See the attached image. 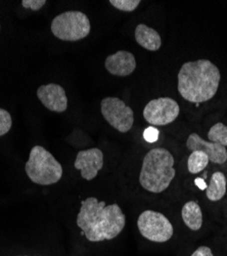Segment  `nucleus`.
Here are the masks:
<instances>
[{
  "instance_id": "18",
  "label": "nucleus",
  "mask_w": 227,
  "mask_h": 256,
  "mask_svg": "<svg viewBox=\"0 0 227 256\" xmlns=\"http://www.w3.org/2000/svg\"><path fill=\"white\" fill-rule=\"evenodd\" d=\"M140 2V0H110V4L114 8H116L119 10L127 12L135 10Z\"/></svg>"
},
{
  "instance_id": "10",
  "label": "nucleus",
  "mask_w": 227,
  "mask_h": 256,
  "mask_svg": "<svg viewBox=\"0 0 227 256\" xmlns=\"http://www.w3.org/2000/svg\"><path fill=\"white\" fill-rule=\"evenodd\" d=\"M37 98L46 109L56 113H63L68 108V98L65 90L58 84L41 85L37 90Z\"/></svg>"
},
{
  "instance_id": "13",
  "label": "nucleus",
  "mask_w": 227,
  "mask_h": 256,
  "mask_svg": "<svg viewBox=\"0 0 227 256\" xmlns=\"http://www.w3.org/2000/svg\"><path fill=\"white\" fill-rule=\"evenodd\" d=\"M135 40L141 48L150 52H157L162 46L160 34L144 24H139L135 28Z\"/></svg>"
},
{
  "instance_id": "2",
  "label": "nucleus",
  "mask_w": 227,
  "mask_h": 256,
  "mask_svg": "<svg viewBox=\"0 0 227 256\" xmlns=\"http://www.w3.org/2000/svg\"><path fill=\"white\" fill-rule=\"evenodd\" d=\"M178 92L190 102L201 104L212 100L218 92L220 71L209 60L187 62L178 73Z\"/></svg>"
},
{
  "instance_id": "3",
  "label": "nucleus",
  "mask_w": 227,
  "mask_h": 256,
  "mask_svg": "<svg viewBox=\"0 0 227 256\" xmlns=\"http://www.w3.org/2000/svg\"><path fill=\"white\" fill-rule=\"evenodd\" d=\"M173 155L164 148L151 150L143 158L139 174L140 186L151 193L166 190L176 176Z\"/></svg>"
},
{
  "instance_id": "12",
  "label": "nucleus",
  "mask_w": 227,
  "mask_h": 256,
  "mask_svg": "<svg viewBox=\"0 0 227 256\" xmlns=\"http://www.w3.org/2000/svg\"><path fill=\"white\" fill-rule=\"evenodd\" d=\"M105 67L107 71L118 77L131 75L136 69L135 56L126 50H119L106 58Z\"/></svg>"
},
{
  "instance_id": "20",
  "label": "nucleus",
  "mask_w": 227,
  "mask_h": 256,
  "mask_svg": "<svg viewBox=\"0 0 227 256\" xmlns=\"http://www.w3.org/2000/svg\"><path fill=\"white\" fill-rule=\"evenodd\" d=\"M46 4V0H23L22 6L24 8L32 10L34 12L42 8Z\"/></svg>"
},
{
  "instance_id": "6",
  "label": "nucleus",
  "mask_w": 227,
  "mask_h": 256,
  "mask_svg": "<svg viewBox=\"0 0 227 256\" xmlns=\"http://www.w3.org/2000/svg\"><path fill=\"white\" fill-rule=\"evenodd\" d=\"M137 226L143 238L156 243L169 241L174 232L170 220L162 213L154 210L143 211L138 216Z\"/></svg>"
},
{
  "instance_id": "1",
  "label": "nucleus",
  "mask_w": 227,
  "mask_h": 256,
  "mask_svg": "<svg viewBox=\"0 0 227 256\" xmlns=\"http://www.w3.org/2000/svg\"><path fill=\"white\" fill-rule=\"evenodd\" d=\"M126 216L118 204L106 205L89 197L81 202L77 216V226L89 242L115 239L125 228Z\"/></svg>"
},
{
  "instance_id": "11",
  "label": "nucleus",
  "mask_w": 227,
  "mask_h": 256,
  "mask_svg": "<svg viewBox=\"0 0 227 256\" xmlns=\"http://www.w3.org/2000/svg\"><path fill=\"white\" fill-rule=\"evenodd\" d=\"M187 146L192 152H203L208 156L212 163L224 164L227 161V151L225 146L216 142L205 140L197 134H192L189 136L187 140Z\"/></svg>"
},
{
  "instance_id": "4",
  "label": "nucleus",
  "mask_w": 227,
  "mask_h": 256,
  "mask_svg": "<svg viewBox=\"0 0 227 256\" xmlns=\"http://www.w3.org/2000/svg\"><path fill=\"white\" fill-rule=\"evenodd\" d=\"M25 170L31 182L40 186L56 184L64 174L63 166L50 152L41 146L32 148Z\"/></svg>"
},
{
  "instance_id": "7",
  "label": "nucleus",
  "mask_w": 227,
  "mask_h": 256,
  "mask_svg": "<svg viewBox=\"0 0 227 256\" xmlns=\"http://www.w3.org/2000/svg\"><path fill=\"white\" fill-rule=\"evenodd\" d=\"M100 111L106 121L119 132H128L133 126V110L118 98H105L101 100Z\"/></svg>"
},
{
  "instance_id": "8",
  "label": "nucleus",
  "mask_w": 227,
  "mask_h": 256,
  "mask_svg": "<svg viewBox=\"0 0 227 256\" xmlns=\"http://www.w3.org/2000/svg\"><path fill=\"white\" fill-rule=\"evenodd\" d=\"M180 108L171 98H159L150 100L143 109V118L154 126H165L174 122L179 116Z\"/></svg>"
},
{
  "instance_id": "15",
  "label": "nucleus",
  "mask_w": 227,
  "mask_h": 256,
  "mask_svg": "<svg viewBox=\"0 0 227 256\" xmlns=\"http://www.w3.org/2000/svg\"><path fill=\"white\" fill-rule=\"evenodd\" d=\"M226 178L222 172H217L213 174L211 182L206 188L207 198L213 202L221 200L226 194Z\"/></svg>"
},
{
  "instance_id": "9",
  "label": "nucleus",
  "mask_w": 227,
  "mask_h": 256,
  "mask_svg": "<svg viewBox=\"0 0 227 256\" xmlns=\"http://www.w3.org/2000/svg\"><path fill=\"white\" fill-rule=\"evenodd\" d=\"M74 166L81 172V176L86 180H92L97 176L99 170L104 167V153L99 148L80 151L77 154Z\"/></svg>"
},
{
  "instance_id": "19",
  "label": "nucleus",
  "mask_w": 227,
  "mask_h": 256,
  "mask_svg": "<svg viewBox=\"0 0 227 256\" xmlns=\"http://www.w3.org/2000/svg\"><path fill=\"white\" fill-rule=\"evenodd\" d=\"M12 126V119L10 114L4 110L0 108V136H3L6 134Z\"/></svg>"
},
{
  "instance_id": "23",
  "label": "nucleus",
  "mask_w": 227,
  "mask_h": 256,
  "mask_svg": "<svg viewBox=\"0 0 227 256\" xmlns=\"http://www.w3.org/2000/svg\"><path fill=\"white\" fill-rule=\"evenodd\" d=\"M195 184H196V186L200 188V190H206L207 188V184H206V182H205V180H203V178H196L195 180Z\"/></svg>"
},
{
  "instance_id": "5",
  "label": "nucleus",
  "mask_w": 227,
  "mask_h": 256,
  "mask_svg": "<svg viewBox=\"0 0 227 256\" xmlns=\"http://www.w3.org/2000/svg\"><path fill=\"white\" fill-rule=\"evenodd\" d=\"M88 16L82 12H65L56 16L51 22L52 34L63 41H79L90 33Z\"/></svg>"
},
{
  "instance_id": "16",
  "label": "nucleus",
  "mask_w": 227,
  "mask_h": 256,
  "mask_svg": "<svg viewBox=\"0 0 227 256\" xmlns=\"http://www.w3.org/2000/svg\"><path fill=\"white\" fill-rule=\"evenodd\" d=\"M210 160L208 156L201 151H194L188 159V169L192 174H200L208 166Z\"/></svg>"
},
{
  "instance_id": "17",
  "label": "nucleus",
  "mask_w": 227,
  "mask_h": 256,
  "mask_svg": "<svg viewBox=\"0 0 227 256\" xmlns=\"http://www.w3.org/2000/svg\"><path fill=\"white\" fill-rule=\"evenodd\" d=\"M209 142L227 146V126L219 122L214 124L208 132Z\"/></svg>"
},
{
  "instance_id": "22",
  "label": "nucleus",
  "mask_w": 227,
  "mask_h": 256,
  "mask_svg": "<svg viewBox=\"0 0 227 256\" xmlns=\"http://www.w3.org/2000/svg\"><path fill=\"white\" fill-rule=\"evenodd\" d=\"M192 256H214L212 253V250L207 246H201L199 247Z\"/></svg>"
},
{
  "instance_id": "21",
  "label": "nucleus",
  "mask_w": 227,
  "mask_h": 256,
  "mask_svg": "<svg viewBox=\"0 0 227 256\" xmlns=\"http://www.w3.org/2000/svg\"><path fill=\"white\" fill-rule=\"evenodd\" d=\"M159 130H157V128L155 127H149L147 128L146 130H144V134H143V136H144V140H146L147 142H155L158 140L159 138Z\"/></svg>"
},
{
  "instance_id": "14",
  "label": "nucleus",
  "mask_w": 227,
  "mask_h": 256,
  "mask_svg": "<svg viewBox=\"0 0 227 256\" xmlns=\"http://www.w3.org/2000/svg\"><path fill=\"white\" fill-rule=\"evenodd\" d=\"M181 216L183 222L192 230H199L203 226V213L196 201L185 203L182 207Z\"/></svg>"
}]
</instances>
